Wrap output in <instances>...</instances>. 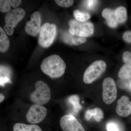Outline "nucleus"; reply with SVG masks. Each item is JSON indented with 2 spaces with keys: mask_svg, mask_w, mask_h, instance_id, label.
I'll list each match as a JSON object with an SVG mask.
<instances>
[{
  "mask_svg": "<svg viewBox=\"0 0 131 131\" xmlns=\"http://www.w3.org/2000/svg\"><path fill=\"white\" fill-rule=\"evenodd\" d=\"M40 69L43 73L51 78H57L61 77L65 73L66 64L61 57L54 54L43 60Z\"/></svg>",
  "mask_w": 131,
  "mask_h": 131,
  "instance_id": "obj_1",
  "label": "nucleus"
},
{
  "mask_svg": "<svg viewBox=\"0 0 131 131\" xmlns=\"http://www.w3.org/2000/svg\"><path fill=\"white\" fill-rule=\"evenodd\" d=\"M51 89L45 82L39 80L35 84V89L29 95L30 101L33 104L43 105L51 99Z\"/></svg>",
  "mask_w": 131,
  "mask_h": 131,
  "instance_id": "obj_2",
  "label": "nucleus"
},
{
  "mask_svg": "<svg viewBox=\"0 0 131 131\" xmlns=\"http://www.w3.org/2000/svg\"><path fill=\"white\" fill-rule=\"evenodd\" d=\"M106 68V64L104 61L100 60L95 61L84 72L83 82L86 84H91L105 72Z\"/></svg>",
  "mask_w": 131,
  "mask_h": 131,
  "instance_id": "obj_3",
  "label": "nucleus"
},
{
  "mask_svg": "<svg viewBox=\"0 0 131 131\" xmlns=\"http://www.w3.org/2000/svg\"><path fill=\"white\" fill-rule=\"evenodd\" d=\"M69 23V32L73 36L87 37L93 33L94 26L91 22H81L75 20H71Z\"/></svg>",
  "mask_w": 131,
  "mask_h": 131,
  "instance_id": "obj_4",
  "label": "nucleus"
},
{
  "mask_svg": "<svg viewBox=\"0 0 131 131\" xmlns=\"http://www.w3.org/2000/svg\"><path fill=\"white\" fill-rule=\"evenodd\" d=\"M47 113V108L45 106L33 104L26 113L25 119L30 124L37 125L45 119Z\"/></svg>",
  "mask_w": 131,
  "mask_h": 131,
  "instance_id": "obj_5",
  "label": "nucleus"
},
{
  "mask_svg": "<svg viewBox=\"0 0 131 131\" xmlns=\"http://www.w3.org/2000/svg\"><path fill=\"white\" fill-rule=\"evenodd\" d=\"M56 26L54 24L46 23L41 26L38 43L40 46L47 48L54 42L56 34Z\"/></svg>",
  "mask_w": 131,
  "mask_h": 131,
  "instance_id": "obj_6",
  "label": "nucleus"
},
{
  "mask_svg": "<svg viewBox=\"0 0 131 131\" xmlns=\"http://www.w3.org/2000/svg\"><path fill=\"white\" fill-rule=\"evenodd\" d=\"M117 89L114 80L110 77L106 78L103 82L102 98L106 104H111L116 100Z\"/></svg>",
  "mask_w": 131,
  "mask_h": 131,
  "instance_id": "obj_7",
  "label": "nucleus"
},
{
  "mask_svg": "<svg viewBox=\"0 0 131 131\" xmlns=\"http://www.w3.org/2000/svg\"><path fill=\"white\" fill-rule=\"evenodd\" d=\"M59 124L63 131H85L82 124L72 115L65 114L62 116Z\"/></svg>",
  "mask_w": 131,
  "mask_h": 131,
  "instance_id": "obj_8",
  "label": "nucleus"
},
{
  "mask_svg": "<svg viewBox=\"0 0 131 131\" xmlns=\"http://www.w3.org/2000/svg\"><path fill=\"white\" fill-rule=\"evenodd\" d=\"M41 27L40 13L35 12L32 14L30 21L26 24L25 27L26 32L29 35L35 37L40 32Z\"/></svg>",
  "mask_w": 131,
  "mask_h": 131,
  "instance_id": "obj_9",
  "label": "nucleus"
},
{
  "mask_svg": "<svg viewBox=\"0 0 131 131\" xmlns=\"http://www.w3.org/2000/svg\"><path fill=\"white\" fill-rule=\"evenodd\" d=\"M25 10L21 8H17L7 13L5 17L6 25L14 28L25 15Z\"/></svg>",
  "mask_w": 131,
  "mask_h": 131,
  "instance_id": "obj_10",
  "label": "nucleus"
},
{
  "mask_svg": "<svg viewBox=\"0 0 131 131\" xmlns=\"http://www.w3.org/2000/svg\"><path fill=\"white\" fill-rule=\"evenodd\" d=\"M118 115L122 117H126L131 114V102L126 95L122 96L117 101L115 109Z\"/></svg>",
  "mask_w": 131,
  "mask_h": 131,
  "instance_id": "obj_11",
  "label": "nucleus"
},
{
  "mask_svg": "<svg viewBox=\"0 0 131 131\" xmlns=\"http://www.w3.org/2000/svg\"><path fill=\"white\" fill-rule=\"evenodd\" d=\"M102 16L105 19L107 25L112 28H115L118 26L115 11L110 8H106L103 9L102 12Z\"/></svg>",
  "mask_w": 131,
  "mask_h": 131,
  "instance_id": "obj_12",
  "label": "nucleus"
},
{
  "mask_svg": "<svg viewBox=\"0 0 131 131\" xmlns=\"http://www.w3.org/2000/svg\"><path fill=\"white\" fill-rule=\"evenodd\" d=\"M104 117V113L100 108L96 107L87 110L85 113V118L87 121L94 119L96 122H100Z\"/></svg>",
  "mask_w": 131,
  "mask_h": 131,
  "instance_id": "obj_13",
  "label": "nucleus"
},
{
  "mask_svg": "<svg viewBox=\"0 0 131 131\" xmlns=\"http://www.w3.org/2000/svg\"><path fill=\"white\" fill-rule=\"evenodd\" d=\"M13 131H42L40 126L34 124H27L21 122L15 123L13 126Z\"/></svg>",
  "mask_w": 131,
  "mask_h": 131,
  "instance_id": "obj_14",
  "label": "nucleus"
},
{
  "mask_svg": "<svg viewBox=\"0 0 131 131\" xmlns=\"http://www.w3.org/2000/svg\"><path fill=\"white\" fill-rule=\"evenodd\" d=\"M10 42L6 33L3 28L0 27V51L4 53L7 51L9 46Z\"/></svg>",
  "mask_w": 131,
  "mask_h": 131,
  "instance_id": "obj_15",
  "label": "nucleus"
},
{
  "mask_svg": "<svg viewBox=\"0 0 131 131\" xmlns=\"http://www.w3.org/2000/svg\"><path fill=\"white\" fill-rule=\"evenodd\" d=\"M115 16L118 23L124 24L127 19V12L125 7L120 6L115 11Z\"/></svg>",
  "mask_w": 131,
  "mask_h": 131,
  "instance_id": "obj_16",
  "label": "nucleus"
},
{
  "mask_svg": "<svg viewBox=\"0 0 131 131\" xmlns=\"http://www.w3.org/2000/svg\"><path fill=\"white\" fill-rule=\"evenodd\" d=\"M118 76L121 80H129L131 79V66L125 64L120 69Z\"/></svg>",
  "mask_w": 131,
  "mask_h": 131,
  "instance_id": "obj_17",
  "label": "nucleus"
},
{
  "mask_svg": "<svg viewBox=\"0 0 131 131\" xmlns=\"http://www.w3.org/2000/svg\"><path fill=\"white\" fill-rule=\"evenodd\" d=\"M74 15L77 20L81 22H84L90 18L91 15L89 13L82 12L79 10H75L74 12Z\"/></svg>",
  "mask_w": 131,
  "mask_h": 131,
  "instance_id": "obj_18",
  "label": "nucleus"
},
{
  "mask_svg": "<svg viewBox=\"0 0 131 131\" xmlns=\"http://www.w3.org/2000/svg\"><path fill=\"white\" fill-rule=\"evenodd\" d=\"M69 101L73 106V108L75 112H77L81 109V105H80V99L78 96L73 95L69 98Z\"/></svg>",
  "mask_w": 131,
  "mask_h": 131,
  "instance_id": "obj_19",
  "label": "nucleus"
},
{
  "mask_svg": "<svg viewBox=\"0 0 131 131\" xmlns=\"http://www.w3.org/2000/svg\"><path fill=\"white\" fill-rule=\"evenodd\" d=\"M11 6L9 4V0L0 1V11L3 13H8L11 10Z\"/></svg>",
  "mask_w": 131,
  "mask_h": 131,
  "instance_id": "obj_20",
  "label": "nucleus"
},
{
  "mask_svg": "<svg viewBox=\"0 0 131 131\" xmlns=\"http://www.w3.org/2000/svg\"><path fill=\"white\" fill-rule=\"evenodd\" d=\"M106 129L108 131H122L119 125L115 121H110L107 123Z\"/></svg>",
  "mask_w": 131,
  "mask_h": 131,
  "instance_id": "obj_21",
  "label": "nucleus"
},
{
  "mask_svg": "<svg viewBox=\"0 0 131 131\" xmlns=\"http://www.w3.org/2000/svg\"><path fill=\"white\" fill-rule=\"evenodd\" d=\"M55 2L59 6L63 7H68L73 5L74 1L72 0H56Z\"/></svg>",
  "mask_w": 131,
  "mask_h": 131,
  "instance_id": "obj_22",
  "label": "nucleus"
},
{
  "mask_svg": "<svg viewBox=\"0 0 131 131\" xmlns=\"http://www.w3.org/2000/svg\"><path fill=\"white\" fill-rule=\"evenodd\" d=\"M71 41L72 45L75 46L79 45L86 42V39L82 37L72 36Z\"/></svg>",
  "mask_w": 131,
  "mask_h": 131,
  "instance_id": "obj_23",
  "label": "nucleus"
},
{
  "mask_svg": "<svg viewBox=\"0 0 131 131\" xmlns=\"http://www.w3.org/2000/svg\"><path fill=\"white\" fill-rule=\"evenodd\" d=\"M84 2L85 7L86 9L90 10H92L94 9L98 3V1L93 0L84 1Z\"/></svg>",
  "mask_w": 131,
  "mask_h": 131,
  "instance_id": "obj_24",
  "label": "nucleus"
},
{
  "mask_svg": "<svg viewBox=\"0 0 131 131\" xmlns=\"http://www.w3.org/2000/svg\"><path fill=\"white\" fill-rule=\"evenodd\" d=\"M123 61L126 64L131 66V52L125 51L122 55Z\"/></svg>",
  "mask_w": 131,
  "mask_h": 131,
  "instance_id": "obj_25",
  "label": "nucleus"
},
{
  "mask_svg": "<svg viewBox=\"0 0 131 131\" xmlns=\"http://www.w3.org/2000/svg\"><path fill=\"white\" fill-rule=\"evenodd\" d=\"M123 39L124 41L131 43V31H127L123 35Z\"/></svg>",
  "mask_w": 131,
  "mask_h": 131,
  "instance_id": "obj_26",
  "label": "nucleus"
},
{
  "mask_svg": "<svg viewBox=\"0 0 131 131\" xmlns=\"http://www.w3.org/2000/svg\"><path fill=\"white\" fill-rule=\"evenodd\" d=\"M4 30L8 35H12L14 32V28L11 26L6 25L4 26Z\"/></svg>",
  "mask_w": 131,
  "mask_h": 131,
  "instance_id": "obj_27",
  "label": "nucleus"
},
{
  "mask_svg": "<svg viewBox=\"0 0 131 131\" xmlns=\"http://www.w3.org/2000/svg\"><path fill=\"white\" fill-rule=\"evenodd\" d=\"M21 1L20 0H9L10 6L12 7L17 8L21 4Z\"/></svg>",
  "mask_w": 131,
  "mask_h": 131,
  "instance_id": "obj_28",
  "label": "nucleus"
},
{
  "mask_svg": "<svg viewBox=\"0 0 131 131\" xmlns=\"http://www.w3.org/2000/svg\"><path fill=\"white\" fill-rule=\"evenodd\" d=\"M127 89L131 91V79L127 80Z\"/></svg>",
  "mask_w": 131,
  "mask_h": 131,
  "instance_id": "obj_29",
  "label": "nucleus"
},
{
  "mask_svg": "<svg viewBox=\"0 0 131 131\" xmlns=\"http://www.w3.org/2000/svg\"><path fill=\"white\" fill-rule=\"evenodd\" d=\"M5 99V95L2 93H1V94H0V102H1V103H2L4 101Z\"/></svg>",
  "mask_w": 131,
  "mask_h": 131,
  "instance_id": "obj_30",
  "label": "nucleus"
}]
</instances>
